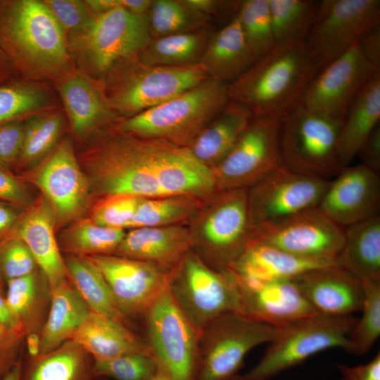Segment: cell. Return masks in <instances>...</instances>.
I'll return each instance as SVG.
<instances>
[{
	"label": "cell",
	"mask_w": 380,
	"mask_h": 380,
	"mask_svg": "<svg viewBox=\"0 0 380 380\" xmlns=\"http://www.w3.org/2000/svg\"><path fill=\"white\" fill-rule=\"evenodd\" d=\"M51 305L40 334V355L71 340L91 312L69 279L50 290Z\"/></svg>",
	"instance_id": "1f68e13d"
},
{
	"label": "cell",
	"mask_w": 380,
	"mask_h": 380,
	"mask_svg": "<svg viewBox=\"0 0 380 380\" xmlns=\"http://www.w3.org/2000/svg\"><path fill=\"white\" fill-rule=\"evenodd\" d=\"M0 291H1V284H0Z\"/></svg>",
	"instance_id": "be15d7a7"
},
{
	"label": "cell",
	"mask_w": 380,
	"mask_h": 380,
	"mask_svg": "<svg viewBox=\"0 0 380 380\" xmlns=\"http://www.w3.org/2000/svg\"><path fill=\"white\" fill-rule=\"evenodd\" d=\"M330 180L317 207L343 228L379 215V174L362 164L343 167Z\"/></svg>",
	"instance_id": "ffe728a7"
},
{
	"label": "cell",
	"mask_w": 380,
	"mask_h": 380,
	"mask_svg": "<svg viewBox=\"0 0 380 380\" xmlns=\"http://www.w3.org/2000/svg\"><path fill=\"white\" fill-rule=\"evenodd\" d=\"M32 179L42 191L56 223L75 220L89 204L90 183L68 140L51 151L33 172Z\"/></svg>",
	"instance_id": "ac0fdd59"
},
{
	"label": "cell",
	"mask_w": 380,
	"mask_h": 380,
	"mask_svg": "<svg viewBox=\"0 0 380 380\" xmlns=\"http://www.w3.org/2000/svg\"><path fill=\"white\" fill-rule=\"evenodd\" d=\"M87 257L102 273L120 312L127 319L144 321L167 289L168 273L152 264L113 254Z\"/></svg>",
	"instance_id": "e0dca14e"
},
{
	"label": "cell",
	"mask_w": 380,
	"mask_h": 380,
	"mask_svg": "<svg viewBox=\"0 0 380 380\" xmlns=\"http://www.w3.org/2000/svg\"><path fill=\"white\" fill-rule=\"evenodd\" d=\"M1 291H0V324L9 330L25 335L23 327L9 310L5 298L1 296Z\"/></svg>",
	"instance_id": "9f6ffc18"
},
{
	"label": "cell",
	"mask_w": 380,
	"mask_h": 380,
	"mask_svg": "<svg viewBox=\"0 0 380 380\" xmlns=\"http://www.w3.org/2000/svg\"><path fill=\"white\" fill-rule=\"evenodd\" d=\"M279 127L277 119L253 115L232 149L213 169L218 190L246 189L282 165Z\"/></svg>",
	"instance_id": "9a60e30c"
},
{
	"label": "cell",
	"mask_w": 380,
	"mask_h": 380,
	"mask_svg": "<svg viewBox=\"0 0 380 380\" xmlns=\"http://www.w3.org/2000/svg\"><path fill=\"white\" fill-rule=\"evenodd\" d=\"M253 117L246 106L229 100L188 148L199 162L213 170L232 149Z\"/></svg>",
	"instance_id": "4316f807"
},
{
	"label": "cell",
	"mask_w": 380,
	"mask_h": 380,
	"mask_svg": "<svg viewBox=\"0 0 380 380\" xmlns=\"http://www.w3.org/2000/svg\"><path fill=\"white\" fill-rule=\"evenodd\" d=\"M167 291L199 331L219 317L239 311L233 274L213 269L192 251L168 272Z\"/></svg>",
	"instance_id": "ba28073f"
},
{
	"label": "cell",
	"mask_w": 380,
	"mask_h": 380,
	"mask_svg": "<svg viewBox=\"0 0 380 380\" xmlns=\"http://www.w3.org/2000/svg\"><path fill=\"white\" fill-rule=\"evenodd\" d=\"M329 181L282 164L250 186L247 190L250 217L258 235L317 208Z\"/></svg>",
	"instance_id": "8fae6325"
},
{
	"label": "cell",
	"mask_w": 380,
	"mask_h": 380,
	"mask_svg": "<svg viewBox=\"0 0 380 380\" xmlns=\"http://www.w3.org/2000/svg\"><path fill=\"white\" fill-rule=\"evenodd\" d=\"M120 132L102 141L85 158L91 188L105 196H163L155 175V139Z\"/></svg>",
	"instance_id": "5b68a950"
},
{
	"label": "cell",
	"mask_w": 380,
	"mask_h": 380,
	"mask_svg": "<svg viewBox=\"0 0 380 380\" xmlns=\"http://www.w3.org/2000/svg\"><path fill=\"white\" fill-rule=\"evenodd\" d=\"M344 240L345 228L315 208L262 232L256 241L298 258L335 262Z\"/></svg>",
	"instance_id": "d6986e66"
},
{
	"label": "cell",
	"mask_w": 380,
	"mask_h": 380,
	"mask_svg": "<svg viewBox=\"0 0 380 380\" xmlns=\"http://www.w3.org/2000/svg\"><path fill=\"white\" fill-rule=\"evenodd\" d=\"M159 369L151 353H133L106 360H94L98 378L114 380H148Z\"/></svg>",
	"instance_id": "f6af8a7d"
},
{
	"label": "cell",
	"mask_w": 380,
	"mask_h": 380,
	"mask_svg": "<svg viewBox=\"0 0 380 380\" xmlns=\"http://www.w3.org/2000/svg\"><path fill=\"white\" fill-rule=\"evenodd\" d=\"M151 40L148 13L115 7L95 14L69 34L67 44L77 63L92 77L101 79L116 63L137 55Z\"/></svg>",
	"instance_id": "8992f818"
},
{
	"label": "cell",
	"mask_w": 380,
	"mask_h": 380,
	"mask_svg": "<svg viewBox=\"0 0 380 380\" xmlns=\"http://www.w3.org/2000/svg\"><path fill=\"white\" fill-rule=\"evenodd\" d=\"M357 318L353 315L315 314L279 329L260 361L232 380H270L310 357L333 348L348 349V336Z\"/></svg>",
	"instance_id": "52a82bcc"
},
{
	"label": "cell",
	"mask_w": 380,
	"mask_h": 380,
	"mask_svg": "<svg viewBox=\"0 0 380 380\" xmlns=\"http://www.w3.org/2000/svg\"><path fill=\"white\" fill-rule=\"evenodd\" d=\"M22 363L19 361L1 380H20Z\"/></svg>",
	"instance_id": "94428289"
},
{
	"label": "cell",
	"mask_w": 380,
	"mask_h": 380,
	"mask_svg": "<svg viewBox=\"0 0 380 380\" xmlns=\"http://www.w3.org/2000/svg\"><path fill=\"white\" fill-rule=\"evenodd\" d=\"M192 234L177 224L132 228L113 255L152 264L167 273L193 248Z\"/></svg>",
	"instance_id": "603a6c76"
},
{
	"label": "cell",
	"mask_w": 380,
	"mask_h": 380,
	"mask_svg": "<svg viewBox=\"0 0 380 380\" xmlns=\"http://www.w3.org/2000/svg\"><path fill=\"white\" fill-rule=\"evenodd\" d=\"M59 93L72 127L80 137L116 118L103 88L93 80L70 76L61 84Z\"/></svg>",
	"instance_id": "83f0119b"
},
{
	"label": "cell",
	"mask_w": 380,
	"mask_h": 380,
	"mask_svg": "<svg viewBox=\"0 0 380 380\" xmlns=\"http://www.w3.org/2000/svg\"><path fill=\"white\" fill-rule=\"evenodd\" d=\"M255 62L234 16L214 32L200 61L208 77L229 84Z\"/></svg>",
	"instance_id": "f1b7e54d"
},
{
	"label": "cell",
	"mask_w": 380,
	"mask_h": 380,
	"mask_svg": "<svg viewBox=\"0 0 380 380\" xmlns=\"http://www.w3.org/2000/svg\"><path fill=\"white\" fill-rule=\"evenodd\" d=\"M65 34L43 1H0V47L15 70L46 75L65 70Z\"/></svg>",
	"instance_id": "7a4b0ae2"
},
{
	"label": "cell",
	"mask_w": 380,
	"mask_h": 380,
	"mask_svg": "<svg viewBox=\"0 0 380 380\" xmlns=\"http://www.w3.org/2000/svg\"><path fill=\"white\" fill-rule=\"evenodd\" d=\"M141 198L129 195L105 196L92 209L91 219L104 227L129 228Z\"/></svg>",
	"instance_id": "bcb514c9"
},
{
	"label": "cell",
	"mask_w": 380,
	"mask_h": 380,
	"mask_svg": "<svg viewBox=\"0 0 380 380\" xmlns=\"http://www.w3.org/2000/svg\"><path fill=\"white\" fill-rule=\"evenodd\" d=\"M68 277L89 310L128 325L120 312L101 271L86 256L70 255L65 260Z\"/></svg>",
	"instance_id": "836d02e7"
},
{
	"label": "cell",
	"mask_w": 380,
	"mask_h": 380,
	"mask_svg": "<svg viewBox=\"0 0 380 380\" xmlns=\"http://www.w3.org/2000/svg\"><path fill=\"white\" fill-rule=\"evenodd\" d=\"M268 4L276 44L304 42L319 3L312 0H268Z\"/></svg>",
	"instance_id": "d590c367"
},
{
	"label": "cell",
	"mask_w": 380,
	"mask_h": 380,
	"mask_svg": "<svg viewBox=\"0 0 380 380\" xmlns=\"http://www.w3.org/2000/svg\"><path fill=\"white\" fill-rule=\"evenodd\" d=\"M234 279L239 298L238 313L253 320L280 329L317 313L292 279L260 282Z\"/></svg>",
	"instance_id": "44dd1931"
},
{
	"label": "cell",
	"mask_w": 380,
	"mask_h": 380,
	"mask_svg": "<svg viewBox=\"0 0 380 380\" xmlns=\"http://www.w3.org/2000/svg\"><path fill=\"white\" fill-rule=\"evenodd\" d=\"M15 70L9 58L0 47V83L11 80L13 71Z\"/></svg>",
	"instance_id": "91938a15"
},
{
	"label": "cell",
	"mask_w": 380,
	"mask_h": 380,
	"mask_svg": "<svg viewBox=\"0 0 380 380\" xmlns=\"http://www.w3.org/2000/svg\"><path fill=\"white\" fill-rule=\"evenodd\" d=\"M279 329L233 312L215 319L200 332L197 380H232L246 355L270 343Z\"/></svg>",
	"instance_id": "7c38bea8"
},
{
	"label": "cell",
	"mask_w": 380,
	"mask_h": 380,
	"mask_svg": "<svg viewBox=\"0 0 380 380\" xmlns=\"http://www.w3.org/2000/svg\"><path fill=\"white\" fill-rule=\"evenodd\" d=\"M210 27L151 39L137 54L144 63L188 66L200 63L213 34Z\"/></svg>",
	"instance_id": "e575fe53"
},
{
	"label": "cell",
	"mask_w": 380,
	"mask_h": 380,
	"mask_svg": "<svg viewBox=\"0 0 380 380\" xmlns=\"http://www.w3.org/2000/svg\"><path fill=\"white\" fill-rule=\"evenodd\" d=\"M125 235L124 229L104 227L91 219L79 220L62 234L63 247L71 255H112Z\"/></svg>",
	"instance_id": "8d00e7d4"
},
{
	"label": "cell",
	"mask_w": 380,
	"mask_h": 380,
	"mask_svg": "<svg viewBox=\"0 0 380 380\" xmlns=\"http://www.w3.org/2000/svg\"><path fill=\"white\" fill-rule=\"evenodd\" d=\"M380 25L379 0H323L305 44L318 70L343 55L368 30Z\"/></svg>",
	"instance_id": "5bb4252c"
},
{
	"label": "cell",
	"mask_w": 380,
	"mask_h": 380,
	"mask_svg": "<svg viewBox=\"0 0 380 380\" xmlns=\"http://www.w3.org/2000/svg\"><path fill=\"white\" fill-rule=\"evenodd\" d=\"M365 298L362 316L348 336V353L363 355L380 335V281L362 284Z\"/></svg>",
	"instance_id": "b9f144b4"
},
{
	"label": "cell",
	"mask_w": 380,
	"mask_h": 380,
	"mask_svg": "<svg viewBox=\"0 0 380 380\" xmlns=\"http://www.w3.org/2000/svg\"><path fill=\"white\" fill-rule=\"evenodd\" d=\"M39 288L35 272L8 281L5 298L9 310L23 327L25 335L36 331L38 327Z\"/></svg>",
	"instance_id": "7bdbcfd3"
},
{
	"label": "cell",
	"mask_w": 380,
	"mask_h": 380,
	"mask_svg": "<svg viewBox=\"0 0 380 380\" xmlns=\"http://www.w3.org/2000/svg\"><path fill=\"white\" fill-rule=\"evenodd\" d=\"M37 263L26 244L10 235L0 244V272L7 281L35 272Z\"/></svg>",
	"instance_id": "7dc6e473"
},
{
	"label": "cell",
	"mask_w": 380,
	"mask_h": 380,
	"mask_svg": "<svg viewBox=\"0 0 380 380\" xmlns=\"http://www.w3.org/2000/svg\"><path fill=\"white\" fill-rule=\"evenodd\" d=\"M210 20L183 0H152L148 13L151 39L210 27Z\"/></svg>",
	"instance_id": "74e56055"
},
{
	"label": "cell",
	"mask_w": 380,
	"mask_h": 380,
	"mask_svg": "<svg viewBox=\"0 0 380 380\" xmlns=\"http://www.w3.org/2000/svg\"><path fill=\"white\" fill-rule=\"evenodd\" d=\"M47 102L46 94L36 87L13 80L0 83V124L20 120Z\"/></svg>",
	"instance_id": "ee69618b"
},
{
	"label": "cell",
	"mask_w": 380,
	"mask_h": 380,
	"mask_svg": "<svg viewBox=\"0 0 380 380\" xmlns=\"http://www.w3.org/2000/svg\"><path fill=\"white\" fill-rule=\"evenodd\" d=\"M61 27L69 34L85 25L95 15L87 1H43Z\"/></svg>",
	"instance_id": "c3c4849f"
},
{
	"label": "cell",
	"mask_w": 380,
	"mask_h": 380,
	"mask_svg": "<svg viewBox=\"0 0 380 380\" xmlns=\"http://www.w3.org/2000/svg\"><path fill=\"white\" fill-rule=\"evenodd\" d=\"M0 198L16 204H28L30 194L25 185L0 166Z\"/></svg>",
	"instance_id": "816d5d0a"
},
{
	"label": "cell",
	"mask_w": 380,
	"mask_h": 380,
	"mask_svg": "<svg viewBox=\"0 0 380 380\" xmlns=\"http://www.w3.org/2000/svg\"><path fill=\"white\" fill-rule=\"evenodd\" d=\"M18 220V213L13 207L0 203V234L11 229Z\"/></svg>",
	"instance_id": "6f0895ef"
},
{
	"label": "cell",
	"mask_w": 380,
	"mask_h": 380,
	"mask_svg": "<svg viewBox=\"0 0 380 380\" xmlns=\"http://www.w3.org/2000/svg\"><path fill=\"white\" fill-rule=\"evenodd\" d=\"M318 70L305 42L277 44L228 85L229 97L253 115L281 121L300 104Z\"/></svg>",
	"instance_id": "6da1fadb"
},
{
	"label": "cell",
	"mask_w": 380,
	"mask_h": 380,
	"mask_svg": "<svg viewBox=\"0 0 380 380\" xmlns=\"http://www.w3.org/2000/svg\"><path fill=\"white\" fill-rule=\"evenodd\" d=\"M0 325H1V324H0Z\"/></svg>",
	"instance_id": "e7e4bbea"
},
{
	"label": "cell",
	"mask_w": 380,
	"mask_h": 380,
	"mask_svg": "<svg viewBox=\"0 0 380 380\" xmlns=\"http://www.w3.org/2000/svg\"><path fill=\"white\" fill-rule=\"evenodd\" d=\"M71 340L94 360H106L133 353H151L145 341L127 324L92 312L84 319Z\"/></svg>",
	"instance_id": "484cf974"
},
{
	"label": "cell",
	"mask_w": 380,
	"mask_h": 380,
	"mask_svg": "<svg viewBox=\"0 0 380 380\" xmlns=\"http://www.w3.org/2000/svg\"><path fill=\"white\" fill-rule=\"evenodd\" d=\"M26 344L30 358H35L40 355L41 338L39 333L33 331L27 334Z\"/></svg>",
	"instance_id": "680465c9"
},
{
	"label": "cell",
	"mask_w": 380,
	"mask_h": 380,
	"mask_svg": "<svg viewBox=\"0 0 380 380\" xmlns=\"http://www.w3.org/2000/svg\"><path fill=\"white\" fill-rule=\"evenodd\" d=\"M360 155L362 165L380 172V125H378L362 145Z\"/></svg>",
	"instance_id": "11a10c76"
},
{
	"label": "cell",
	"mask_w": 380,
	"mask_h": 380,
	"mask_svg": "<svg viewBox=\"0 0 380 380\" xmlns=\"http://www.w3.org/2000/svg\"><path fill=\"white\" fill-rule=\"evenodd\" d=\"M292 279L317 313L346 316L362 310L365 298L362 284L336 265L313 269Z\"/></svg>",
	"instance_id": "7402d4cb"
},
{
	"label": "cell",
	"mask_w": 380,
	"mask_h": 380,
	"mask_svg": "<svg viewBox=\"0 0 380 380\" xmlns=\"http://www.w3.org/2000/svg\"><path fill=\"white\" fill-rule=\"evenodd\" d=\"M12 236L20 239L30 251L45 277L49 290L68 279V272L54 234L55 220L44 198L17 221Z\"/></svg>",
	"instance_id": "cb8c5ba5"
},
{
	"label": "cell",
	"mask_w": 380,
	"mask_h": 380,
	"mask_svg": "<svg viewBox=\"0 0 380 380\" xmlns=\"http://www.w3.org/2000/svg\"><path fill=\"white\" fill-rule=\"evenodd\" d=\"M380 72L360 90L341 125L338 154L341 167L348 166L362 145L379 125Z\"/></svg>",
	"instance_id": "f546056e"
},
{
	"label": "cell",
	"mask_w": 380,
	"mask_h": 380,
	"mask_svg": "<svg viewBox=\"0 0 380 380\" xmlns=\"http://www.w3.org/2000/svg\"><path fill=\"white\" fill-rule=\"evenodd\" d=\"M209 78L201 63L165 66L137 55L116 63L105 77L104 93L114 113L129 118L156 107Z\"/></svg>",
	"instance_id": "277c9868"
},
{
	"label": "cell",
	"mask_w": 380,
	"mask_h": 380,
	"mask_svg": "<svg viewBox=\"0 0 380 380\" xmlns=\"http://www.w3.org/2000/svg\"><path fill=\"white\" fill-rule=\"evenodd\" d=\"M341 380H380V353L370 361L356 366L338 364Z\"/></svg>",
	"instance_id": "f5cc1de1"
},
{
	"label": "cell",
	"mask_w": 380,
	"mask_h": 380,
	"mask_svg": "<svg viewBox=\"0 0 380 380\" xmlns=\"http://www.w3.org/2000/svg\"><path fill=\"white\" fill-rule=\"evenodd\" d=\"M196 205V198L188 196L142 198L129 228L174 225L189 217Z\"/></svg>",
	"instance_id": "ab89813d"
},
{
	"label": "cell",
	"mask_w": 380,
	"mask_h": 380,
	"mask_svg": "<svg viewBox=\"0 0 380 380\" xmlns=\"http://www.w3.org/2000/svg\"><path fill=\"white\" fill-rule=\"evenodd\" d=\"M320 70L308 85L300 104L341 124L360 90L380 72L364 57L357 42Z\"/></svg>",
	"instance_id": "2e32d148"
},
{
	"label": "cell",
	"mask_w": 380,
	"mask_h": 380,
	"mask_svg": "<svg viewBox=\"0 0 380 380\" xmlns=\"http://www.w3.org/2000/svg\"><path fill=\"white\" fill-rule=\"evenodd\" d=\"M25 132L20 120L0 124V166L13 165L19 160Z\"/></svg>",
	"instance_id": "681fc988"
},
{
	"label": "cell",
	"mask_w": 380,
	"mask_h": 380,
	"mask_svg": "<svg viewBox=\"0 0 380 380\" xmlns=\"http://www.w3.org/2000/svg\"><path fill=\"white\" fill-rule=\"evenodd\" d=\"M59 113L32 118L25 123L23 144L18 161L36 163L55 148L63 127Z\"/></svg>",
	"instance_id": "60d3db41"
},
{
	"label": "cell",
	"mask_w": 380,
	"mask_h": 380,
	"mask_svg": "<svg viewBox=\"0 0 380 380\" xmlns=\"http://www.w3.org/2000/svg\"><path fill=\"white\" fill-rule=\"evenodd\" d=\"M228 85L208 78L156 107L124 119L120 131L189 147L229 101Z\"/></svg>",
	"instance_id": "3957f363"
},
{
	"label": "cell",
	"mask_w": 380,
	"mask_h": 380,
	"mask_svg": "<svg viewBox=\"0 0 380 380\" xmlns=\"http://www.w3.org/2000/svg\"><path fill=\"white\" fill-rule=\"evenodd\" d=\"M235 16L255 61L274 48L276 42L268 0L240 1Z\"/></svg>",
	"instance_id": "f35d334b"
},
{
	"label": "cell",
	"mask_w": 380,
	"mask_h": 380,
	"mask_svg": "<svg viewBox=\"0 0 380 380\" xmlns=\"http://www.w3.org/2000/svg\"><path fill=\"white\" fill-rule=\"evenodd\" d=\"M94 360L79 344L69 340L21 367L20 380H98Z\"/></svg>",
	"instance_id": "d6a6232c"
},
{
	"label": "cell",
	"mask_w": 380,
	"mask_h": 380,
	"mask_svg": "<svg viewBox=\"0 0 380 380\" xmlns=\"http://www.w3.org/2000/svg\"><path fill=\"white\" fill-rule=\"evenodd\" d=\"M25 336L0 325V380L20 361V346Z\"/></svg>",
	"instance_id": "f907efd6"
},
{
	"label": "cell",
	"mask_w": 380,
	"mask_h": 380,
	"mask_svg": "<svg viewBox=\"0 0 380 380\" xmlns=\"http://www.w3.org/2000/svg\"><path fill=\"white\" fill-rule=\"evenodd\" d=\"M341 125L299 104L280 121L279 144L282 164L326 180L335 177L342 169L338 154Z\"/></svg>",
	"instance_id": "9c48e42d"
},
{
	"label": "cell",
	"mask_w": 380,
	"mask_h": 380,
	"mask_svg": "<svg viewBox=\"0 0 380 380\" xmlns=\"http://www.w3.org/2000/svg\"><path fill=\"white\" fill-rule=\"evenodd\" d=\"M360 49L366 60L380 70V25L366 31L357 41Z\"/></svg>",
	"instance_id": "db71d44e"
},
{
	"label": "cell",
	"mask_w": 380,
	"mask_h": 380,
	"mask_svg": "<svg viewBox=\"0 0 380 380\" xmlns=\"http://www.w3.org/2000/svg\"><path fill=\"white\" fill-rule=\"evenodd\" d=\"M336 265L333 261L298 258L255 241L227 270L239 281L260 282L293 279L313 269Z\"/></svg>",
	"instance_id": "d4e9b609"
},
{
	"label": "cell",
	"mask_w": 380,
	"mask_h": 380,
	"mask_svg": "<svg viewBox=\"0 0 380 380\" xmlns=\"http://www.w3.org/2000/svg\"><path fill=\"white\" fill-rule=\"evenodd\" d=\"M193 248L215 270H227L258 238L252 225L246 189L221 191L192 235Z\"/></svg>",
	"instance_id": "30bf717a"
},
{
	"label": "cell",
	"mask_w": 380,
	"mask_h": 380,
	"mask_svg": "<svg viewBox=\"0 0 380 380\" xmlns=\"http://www.w3.org/2000/svg\"><path fill=\"white\" fill-rule=\"evenodd\" d=\"M144 322L145 342L159 369L171 380H197L201 331L179 310L167 289Z\"/></svg>",
	"instance_id": "4fadbf2b"
},
{
	"label": "cell",
	"mask_w": 380,
	"mask_h": 380,
	"mask_svg": "<svg viewBox=\"0 0 380 380\" xmlns=\"http://www.w3.org/2000/svg\"><path fill=\"white\" fill-rule=\"evenodd\" d=\"M148 380H171L163 371L160 369L158 371Z\"/></svg>",
	"instance_id": "6125c7cd"
},
{
	"label": "cell",
	"mask_w": 380,
	"mask_h": 380,
	"mask_svg": "<svg viewBox=\"0 0 380 380\" xmlns=\"http://www.w3.org/2000/svg\"><path fill=\"white\" fill-rule=\"evenodd\" d=\"M361 284L380 281V217L345 228L343 247L335 260Z\"/></svg>",
	"instance_id": "4dcf8cb0"
}]
</instances>
